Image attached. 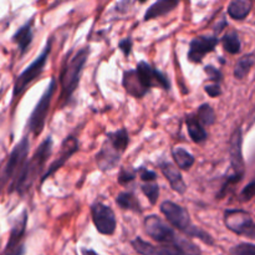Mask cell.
<instances>
[{"label": "cell", "instance_id": "cell-19", "mask_svg": "<svg viewBox=\"0 0 255 255\" xmlns=\"http://www.w3.org/2000/svg\"><path fill=\"white\" fill-rule=\"evenodd\" d=\"M122 86H124V89L126 90L129 96L136 97V99H142V97L146 96V94H148V91L144 90L141 82H139L134 69L127 70V71L124 72V75H122Z\"/></svg>", "mask_w": 255, "mask_h": 255}, {"label": "cell", "instance_id": "cell-23", "mask_svg": "<svg viewBox=\"0 0 255 255\" xmlns=\"http://www.w3.org/2000/svg\"><path fill=\"white\" fill-rule=\"evenodd\" d=\"M253 1L249 0H234L228 5V15L234 20H244L251 14Z\"/></svg>", "mask_w": 255, "mask_h": 255}, {"label": "cell", "instance_id": "cell-36", "mask_svg": "<svg viewBox=\"0 0 255 255\" xmlns=\"http://www.w3.org/2000/svg\"><path fill=\"white\" fill-rule=\"evenodd\" d=\"M204 91L207 92L209 97H213V99L219 97L222 95V89L218 84L207 85V86H204Z\"/></svg>", "mask_w": 255, "mask_h": 255}, {"label": "cell", "instance_id": "cell-37", "mask_svg": "<svg viewBox=\"0 0 255 255\" xmlns=\"http://www.w3.org/2000/svg\"><path fill=\"white\" fill-rule=\"evenodd\" d=\"M82 254L84 255H100V254H97L96 252L95 251H92V249H82Z\"/></svg>", "mask_w": 255, "mask_h": 255}, {"label": "cell", "instance_id": "cell-4", "mask_svg": "<svg viewBox=\"0 0 255 255\" xmlns=\"http://www.w3.org/2000/svg\"><path fill=\"white\" fill-rule=\"evenodd\" d=\"M51 46H52V37H50L47 40L46 45L42 49L41 54L19 75V76L15 79L14 81V87H12V102L15 100L19 99L22 94L25 92V90L42 74L44 71V67L46 65L47 59H49V55L51 52Z\"/></svg>", "mask_w": 255, "mask_h": 255}, {"label": "cell", "instance_id": "cell-24", "mask_svg": "<svg viewBox=\"0 0 255 255\" xmlns=\"http://www.w3.org/2000/svg\"><path fill=\"white\" fill-rule=\"evenodd\" d=\"M116 203L124 211L137 212V213L142 212L141 203H139L138 198H137L133 192H121L116 197Z\"/></svg>", "mask_w": 255, "mask_h": 255}, {"label": "cell", "instance_id": "cell-7", "mask_svg": "<svg viewBox=\"0 0 255 255\" xmlns=\"http://www.w3.org/2000/svg\"><path fill=\"white\" fill-rule=\"evenodd\" d=\"M143 227L147 236L153 239V241L158 242L161 244L174 246L179 248V244H181L182 241L181 237L156 214L147 216L143 221Z\"/></svg>", "mask_w": 255, "mask_h": 255}, {"label": "cell", "instance_id": "cell-28", "mask_svg": "<svg viewBox=\"0 0 255 255\" xmlns=\"http://www.w3.org/2000/svg\"><path fill=\"white\" fill-rule=\"evenodd\" d=\"M196 116L203 127L213 126L216 124V111H214V109L209 104L201 105L198 107V111H197Z\"/></svg>", "mask_w": 255, "mask_h": 255}, {"label": "cell", "instance_id": "cell-2", "mask_svg": "<svg viewBox=\"0 0 255 255\" xmlns=\"http://www.w3.org/2000/svg\"><path fill=\"white\" fill-rule=\"evenodd\" d=\"M90 55V47H82L74 56L71 57V51L65 57L64 66H62L61 75H60V84H61V94H60V102L61 106H65L71 100L72 95L77 90L80 84L82 70L86 65Z\"/></svg>", "mask_w": 255, "mask_h": 255}, {"label": "cell", "instance_id": "cell-20", "mask_svg": "<svg viewBox=\"0 0 255 255\" xmlns=\"http://www.w3.org/2000/svg\"><path fill=\"white\" fill-rule=\"evenodd\" d=\"M178 4V0H158L146 10L143 15V20L144 21H149V20L156 19V17L164 16V15L169 14L172 10L176 9Z\"/></svg>", "mask_w": 255, "mask_h": 255}, {"label": "cell", "instance_id": "cell-17", "mask_svg": "<svg viewBox=\"0 0 255 255\" xmlns=\"http://www.w3.org/2000/svg\"><path fill=\"white\" fill-rule=\"evenodd\" d=\"M157 164H158V168L161 169L163 176L166 177V179L168 181L171 188L173 189V191H176L178 194L186 193L187 184L184 183L181 171H179L172 162L167 161V159H161V161H158Z\"/></svg>", "mask_w": 255, "mask_h": 255}, {"label": "cell", "instance_id": "cell-10", "mask_svg": "<svg viewBox=\"0 0 255 255\" xmlns=\"http://www.w3.org/2000/svg\"><path fill=\"white\" fill-rule=\"evenodd\" d=\"M91 216L97 232L104 236H112L116 231L117 221L115 212L101 202H95L91 207Z\"/></svg>", "mask_w": 255, "mask_h": 255}, {"label": "cell", "instance_id": "cell-26", "mask_svg": "<svg viewBox=\"0 0 255 255\" xmlns=\"http://www.w3.org/2000/svg\"><path fill=\"white\" fill-rule=\"evenodd\" d=\"M255 59H254V52H249L242 56L241 59L237 61L236 67H234V77L237 80H243L248 76L251 72L252 67L254 66Z\"/></svg>", "mask_w": 255, "mask_h": 255}, {"label": "cell", "instance_id": "cell-6", "mask_svg": "<svg viewBox=\"0 0 255 255\" xmlns=\"http://www.w3.org/2000/svg\"><path fill=\"white\" fill-rule=\"evenodd\" d=\"M56 79L52 76L50 79L49 86L46 87V90L42 94V96L40 97L36 106L34 107L31 115H30L29 122H27V129H29V132H31L34 137H39L41 132L44 131L45 122H46L47 114H49L50 106H51L52 96L56 91Z\"/></svg>", "mask_w": 255, "mask_h": 255}, {"label": "cell", "instance_id": "cell-34", "mask_svg": "<svg viewBox=\"0 0 255 255\" xmlns=\"http://www.w3.org/2000/svg\"><path fill=\"white\" fill-rule=\"evenodd\" d=\"M254 194H255V181H252L244 187L243 191L241 192L239 198H241L242 202H249L251 199H253Z\"/></svg>", "mask_w": 255, "mask_h": 255}, {"label": "cell", "instance_id": "cell-12", "mask_svg": "<svg viewBox=\"0 0 255 255\" xmlns=\"http://www.w3.org/2000/svg\"><path fill=\"white\" fill-rule=\"evenodd\" d=\"M77 151H79V139H77V137L72 136V134L71 136H67L66 138L62 141L61 148H60V152L59 154H57L56 159H55V161L50 164L49 168L42 173L41 178H40V184L44 183L50 176H52L55 172L59 171V169L61 168V167L64 166V164L66 163Z\"/></svg>", "mask_w": 255, "mask_h": 255}, {"label": "cell", "instance_id": "cell-11", "mask_svg": "<svg viewBox=\"0 0 255 255\" xmlns=\"http://www.w3.org/2000/svg\"><path fill=\"white\" fill-rule=\"evenodd\" d=\"M27 226V211L24 209L19 217L15 221L12 226L11 232H10L9 241H7L6 247L2 255H24L25 246L22 243V238L25 236Z\"/></svg>", "mask_w": 255, "mask_h": 255}, {"label": "cell", "instance_id": "cell-15", "mask_svg": "<svg viewBox=\"0 0 255 255\" xmlns=\"http://www.w3.org/2000/svg\"><path fill=\"white\" fill-rule=\"evenodd\" d=\"M131 246L139 255H184L183 252L174 246H154L137 237L131 242Z\"/></svg>", "mask_w": 255, "mask_h": 255}, {"label": "cell", "instance_id": "cell-13", "mask_svg": "<svg viewBox=\"0 0 255 255\" xmlns=\"http://www.w3.org/2000/svg\"><path fill=\"white\" fill-rule=\"evenodd\" d=\"M218 44L219 39L217 35L194 37L189 42L188 60L191 62H193V64H201L203 61L204 56L213 52Z\"/></svg>", "mask_w": 255, "mask_h": 255}, {"label": "cell", "instance_id": "cell-8", "mask_svg": "<svg viewBox=\"0 0 255 255\" xmlns=\"http://www.w3.org/2000/svg\"><path fill=\"white\" fill-rule=\"evenodd\" d=\"M227 228L238 236L255 238V224L251 213L244 209H226L223 214Z\"/></svg>", "mask_w": 255, "mask_h": 255}, {"label": "cell", "instance_id": "cell-9", "mask_svg": "<svg viewBox=\"0 0 255 255\" xmlns=\"http://www.w3.org/2000/svg\"><path fill=\"white\" fill-rule=\"evenodd\" d=\"M134 70H136V74L141 85L148 92L153 87H159L164 91H168L171 89V82H169L167 75L149 65L148 62L139 61Z\"/></svg>", "mask_w": 255, "mask_h": 255}, {"label": "cell", "instance_id": "cell-31", "mask_svg": "<svg viewBox=\"0 0 255 255\" xmlns=\"http://www.w3.org/2000/svg\"><path fill=\"white\" fill-rule=\"evenodd\" d=\"M117 179H119V184H121V186H127L128 183H131V182H133L134 179H136V171H132V169L129 168H121V171H120L119 173V177H117Z\"/></svg>", "mask_w": 255, "mask_h": 255}, {"label": "cell", "instance_id": "cell-35", "mask_svg": "<svg viewBox=\"0 0 255 255\" xmlns=\"http://www.w3.org/2000/svg\"><path fill=\"white\" fill-rule=\"evenodd\" d=\"M132 45H133V42H132L131 37H126V39H122L121 41L119 42V47L122 50V52H124V55L126 57H128L129 54H131Z\"/></svg>", "mask_w": 255, "mask_h": 255}, {"label": "cell", "instance_id": "cell-5", "mask_svg": "<svg viewBox=\"0 0 255 255\" xmlns=\"http://www.w3.org/2000/svg\"><path fill=\"white\" fill-rule=\"evenodd\" d=\"M30 149V142L27 136H24L16 146L12 148L11 153L9 154L6 164H5L4 169L0 173V192L2 191L6 183L11 184L15 181L19 173L21 172L22 167H24L25 162L27 159V154H29Z\"/></svg>", "mask_w": 255, "mask_h": 255}, {"label": "cell", "instance_id": "cell-30", "mask_svg": "<svg viewBox=\"0 0 255 255\" xmlns=\"http://www.w3.org/2000/svg\"><path fill=\"white\" fill-rule=\"evenodd\" d=\"M233 255H255V246L253 243H241L231 249Z\"/></svg>", "mask_w": 255, "mask_h": 255}, {"label": "cell", "instance_id": "cell-16", "mask_svg": "<svg viewBox=\"0 0 255 255\" xmlns=\"http://www.w3.org/2000/svg\"><path fill=\"white\" fill-rule=\"evenodd\" d=\"M122 154L117 152L114 147L110 144L107 139H105L104 144L101 146L100 151L97 152L95 156V161H96L97 167L101 169L102 172H109L116 168L117 164L120 163Z\"/></svg>", "mask_w": 255, "mask_h": 255}, {"label": "cell", "instance_id": "cell-1", "mask_svg": "<svg viewBox=\"0 0 255 255\" xmlns=\"http://www.w3.org/2000/svg\"><path fill=\"white\" fill-rule=\"evenodd\" d=\"M52 152V139L51 137H47L46 139L40 143V146L37 147V149L35 151V153L32 154V157L30 159H27L25 162L24 167H22L21 172L19 173V176L15 178V181L12 182L9 186V193H14L16 192L19 196H24L31 186L34 184L35 179L39 174H41L45 169V164H46L47 159L50 158Z\"/></svg>", "mask_w": 255, "mask_h": 255}, {"label": "cell", "instance_id": "cell-38", "mask_svg": "<svg viewBox=\"0 0 255 255\" xmlns=\"http://www.w3.org/2000/svg\"><path fill=\"white\" fill-rule=\"evenodd\" d=\"M194 255H202L201 253H198V254H194Z\"/></svg>", "mask_w": 255, "mask_h": 255}, {"label": "cell", "instance_id": "cell-21", "mask_svg": "<svg viewBox=\"0 0 255 255\" xmlns=\"http://www.w3.org/2000/svg\"><path fill=\"white\" fill-rule=\"evenodd\" d=\"M186 125L189 137H191V139L194 143H203V142H206V139L208 138V134H207V131L202 126L201 122L198 121V119H197L196 114L188 115L186 117Z\"/></svg>", "mask_w": 255, "mask_h": 255}, {"label": "cell", "instance_id": "cell-33", "mask_svg": "<svg viewBox=\"0 0 255 255\" xmlns=\"http://www.w3.org/2000/svg\"><path fill=\"white\" fill-rule=\"evenodd\" d=\"M136 173H139V178L142 179L143 183H148V182H156L157 179V173L154 171H151V169L147 168H137L134 169Z\"/></svg>", "mask_w": 255, "mask_h": 255}, {"label": "cell", "instance_id": "cell-3", "mask_svg": "<svg viewBox=\"0 0 255 255\" xmlns=\"http://www.w3.org/2000/svg\"><path fill=\"white\" fill-rule=\"evenodd\" d=\"M161 212L164 217H166L167 221L172 224L176 229H178L179 232H182L183 234H186L189 238L199 239L203 243H206L207 246L213 247L216 244L213 237L208 233V232L203 231L199 227H197L196 224L192 223L191 216H189L188 211L186 208H183L179 204L174 203L172 201H164L161 204Z\"/></svg>", "mask_w": 255, "mask_h": 255}, {"label": "cell", "instance_id": "cell-22", "mask_svg": "<svg viewBox=\"0 0 255 255\" xmlns=\"http://www.w3.org/2000/svg\"><path fill=\"white\" fill-rule=\"evenodd\" d=\"M106 139L120 153H125L129 144V136L126 128H120L115 132H107Z\"/></svg>", "mask_w": 255, "mask_h": 255}, {"label": "cell", "instance_id": "cell-18", "mask_svg": "<svg viewBox=\"0 0 255 255\" xmlns=\"http://www.w3.org/2000/svg\"><path fill=\"white\" fill-rule=\"evenodd\" d=\"M32 25H34V17L27 20L21 27L16 30L14 35H12V41L17 45L20 50V56H24L25 52L31 45L32 39H34V32H32Z\"/></svg>", "mask_w": 255, "mask_h": 255}, {"label": "cell", "instance_id": "cell-29", "mask_svg": "<svg viewBox=\"0 0 255 255\" xmlns=\"http://www.w3.org/2000/svg\"><path fill=\"white\" fill-rule=\"evenodd\" d=\"M142 192H143L144 196L148 198L149 203L152 206H156L157 201L159 198V186L157 184V182H148V183H143L141 186Z\"/></svg>", "mask_w": 255, "mask_h": 255}, {"label": "cell", "instance_id": "cell-32", "mask_svg": "<svg viewBox=\"0 0 255 255\" xmlns=\"http://www.w3.org/2000/svg\"><path fill=\"white\" fill-rule=\"evenodd\" d=\"M204 72H206L207 76H208V80H211L213 84L219 85L223 81V74H222L216 66H213V65H207V66L204 67Z\"/></svg>", "mask_w": 255, "mask_h": 255}, {"label": "cell", "instance_id": "cell-27", "mask_svg": "<svg viewBox=\"0 0 255 255\" xmlns=\"http://www.w3.org/2000/svg\"><path fill=\"white\" fill-rule=\"evenodd\" d=\"M222 45H223V49L227 52L232 55L239 54L242 50V42L239 39V35L236 30H232V31L227 32L223 37H222Z\"/></svg>", "mask_w": 255, "mask_h": 255}, {"label": "cell", "instance_id": "cell-25", "mask_svg": "<svg viewBox=\"0 0 255 255\" xmlns=\"http://www.w3.org/2000/svg\"><path fill=\"white\" fill-rule=\"evenodd\" d=\"M172 157H173L174 162L177 164V168L183 169V171H188L193 167L196 158L192 153H189L187 149L183 147H174L172 149Z\"/></svg>", "mask_w": 255, "mask_h": 255}, {"label": "cell", "instance_id": "cell-14", "mask_svg": "<svg viewBox=\"0 0 255 255\" xmlns=\"http://www.w3.org/2000/svg\"><path fill=\"white\" fill-rule=\"evenodd\" d=\"M243 131L241 127L236 128L232 133L229 141V154H231V164L233 174L243 178L246 174V163L243 157Z\"/></svg>", "mask_w": 255, "mask_h": 255}]
</instances>
